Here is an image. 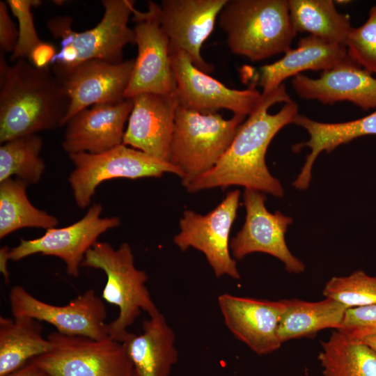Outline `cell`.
<instances>
[{
    "label": "cell",
    "mask_w": 376,
    "mask_h": 376,
    "mask_svg": "<svg viewBox=\"0 0 376 376\" xmlns=\"http://www.w3.org/2000/svg\"><path fill=\"white\" fill-rule=\"evenodd\" d=\"M339 329L360 340L376 334V304L347 308Z\"/></svg>",
    "instance_id": "33"
},
{
    "label": "cell",
    "mask_w": 376,
    "mask_h": 376,
    "mask_svg": "<svg viewBox=\"0 0 376 376\" xmlns=\"http://www.w3.org/2000/svg\"><path fill=\"white\" fill-rule=\"evenodd\" d=\"M6 3L18 21V39L16 47L11 54L10 60L28 58L32 49L42 40L37 33L32 8L42 3L40 0H7Z\"/></svg>",
    "instance_id": "32"
},
{
    "label": "cell",
    "mask_w": 376,
    "mask_h": 376,
    "mask_svg": "<svg viewBox=\"0 0 376 376\" xmlns=\"http://www.w3.org/2000/svg\"><path fill=\"white\" fill-rule=\"evenodd\" d=\"M81 266L101 269L107 276L102 297L119 309L117 318L108 323L111 339L122 343L142 311L149 316L159 311L146 286L148 276L135 267L128 243L113 249L108 242H97L86 253Z\"/></svg>",
    "instance_id": "5"
},
{
    "label": "cell",
    "mask_w": 376,
    "mask_h": 376,
    "mask_svg": "<svg viewBox=\"0 0 376 376\" xmlns=\"http://www.w3.org/2000/svg\"><path fill=\"white\" fill-rule=\"evenodd\" d=\"M55 47L49 42L41 41L31 52L28 58L36 68H48L56 54Z\"/></svg>",
    "instance_id": "35"
},
{
    "label": "cell",
    "mask_w": 376,
    "mask_h": 376,
    "mask_svg": "<svg viewBox=\"0 0 376 376\" xmlns=\"http://www.w3.org/2000/svg\"><path fill=\"white\" fill-rule=\"evenodd\" d=\"M292 86L301 98L323 104L349 101L361 109H376V78L350 58L325 71L318 79L299 74Z\"/></svg>",
    "instance_id": "20"
},
{
    "label": "cell",
    "mask_w": 376,
    "mask_h": 376,
    "mask_svg": "<svg viewBox=\"0 0 376 376\" xmlns=\"http://www.w3.org/2000/svg\"><path fill=\"white\" fill-rule=\"evenodd\" d=\"M104 11L100 22L93 28L77 32L72 29V19L57 16L47 20L52 36L61 40L60 49L51 65L72 67L90 60L111 63L123 61V49L135 44L134 29L128 26L134 9L130 0H103Z\"/></svg>",
    "instance_id": "4"
},
{
    "label": "cell",
    "mask_w": 376,
    "mask_h": 376,
    "mask_svg": "<svg viewBox=\"0 0 376 376\" xmlns=\"http://www.w3.org/2000/svg\"><path fill=\"white\" fill-rule=\"evenodd\" d=\"M217 302L226 327L253 352L264 355L279 349L282 343L278 328L284 299L269 301L224 293Z\"/></svg>",
    "instance_id": "17"
},
{
    "label": "cell",
    "mask_w": 376,
    "mask_h": 376,
    "mask_svg": "<svg viewBox=\"0 0 376 376\" xmlns=\"http://www.w3.org/2000/svg\"><path fill=\"white\" fill-rule=\"evenodd\" d=\"M361 340L376 353V334L368 335Z\"/></svg>",
    "instance_id": "38"
},
{
    "label": "cell",
    "mask_w": 376,
    "mask_h": 376,
    "mask_svg": "<svg viewBox=\"0 0 376 376\" xmlns=\"http://www.w3.org/2000/svg\"><path fill=\"white\" fill-rule=\"evenodd\" d=\"M219 24L231 52L251 61L286 52L297 33L287 0H227Z\"/></svg>",
    "instance_id": "3"
},
{
    "label": "cell",
    "mask_w": 376,
    "mask_h": 376,
    "mask_svg": "<svg viewBox=\"0 0 376 376\" xmlns=\"http://www.w3.org/2000/svg\"><path fill=\"white\" fill-rule=\"evenodd\" d=\"M322 294L347 308L376 304V276L357 270L346 276H334L326 283Z\"/></svg>",
    "instance_id": "30"
},
{
    "label": "cell",
    "mask_w": 376,
    "mask_h": 376,
    "mask_svg": "<svg viewBox=\"0 0 376 376\" xmlns=\"http://www.w3.org/2000/svg\"><path fill=\"white\" fill-rule=\"evenodd\" d=\"M132 100L91 106L76 113L66 123L62 148L68 155L98 154L123 143L125 125L132 109Z\"/></svg>",
    "instance_id": "19"
},
{
    "label": "cell",
    "mask_w": 376,
    "mask_h": 376,
    "mask_svg": "<svg viewBox=\"0 0 376 376\" xmlns=\"http://www.w3.org/2000/svg\"><path fill=\"white\" fill-rule=\"evenodd\" d=\"M245 118L224 119L218 113H201L178 105L170 163L182 172L183 186L217 164Z\"/></svg>",
    "instance_id": "6"
},
{
    "label": "cell",
    "mask_w": 376,
    "mask_h": 376,
    "mask_svg": "<svg viewBox=\"0 0 376 376\" xmlns=\"http://www.w3.org/2000/svg\"><path fill=\"white\" fill-rule=\"evenodd\" d=\"M292 123L304 127L310 135L307 141L292 146L294 152H299L304 146L311 149L300 173L293 182L295 188L304 190L309 185L313 163L322 151L329 152L337 146L359 137L376 135V109L363 118L338 123L318 122L297 113Z\"/></svg>",
    "instance_id": "23"
},
{
    "label": "cell",
    "mask_w": 376,
    "mask_h": 376,
    "mask_svg": "<svg viewBox=\"0 0 376 376\" xmlns=\"http://www.w3.org/2000/svg\"><path fill=\"white\" fill-rule=\"evenodd\" d=\"M243 198L246 219L241 230L230 242L233 258L240 260L251 253L262 252L278 258L289 273L303 272L304 263L292 255L285 240L292 219L279 211L269 212L263 192L245 189Z\"/></svg>",
    "instance_id": "15"
},
{
    "label": "cell",
    "mask_w": 376,
    "mask_h": 376,
    "mask_svg": "<svg viewBox=\"0 0 376 376\" xmlns=\"http://www.w3.org/2000/svg\"><path fill=\"white\" fill-rule=\"evenodd\" d=\"M175 341L160 311L143 322L140 334L130 332L122 343L132 365V376H169L178 359Z\"/></svg>",
    "instance_id": "21"
},
{
    "label": "cell",
    "mask_w": 376,
    "mask_h": 376,
    "mask_svg": "<svg viewBox=\"0 0 376 376\" xmlns=\"http://www.w3.org/2000/svg\"><path fill=\"white\" fill-rule=\"evenodd\" d=\"M18 39V29H16L5 1H0V49L5 54L13 53Z\"/></svg>",
    "instance_id": "34"
},
{
    "label": "cell",
    "mask_w": 376,
    "mask_h": 376,
    "mask_svg": "<svg viewBox=\"0 0 376 376\" xmlns=\"http://www.w3.org/2000/svg\"><path fill=\"white\" fill-rule=\"evenodd\" d=\"M132 109L123 143L159 160L170 162L176 91L170 94L141 93L131 98Z\"/></svg>",
    "instance_id": "18"
},
{
    "label": "cell",
    "mask_w": 376,
    "mask_h": 376,
    "mask_svg": "<svg viewBox=\"0 0 376 376\" xmlns=\"http://www.w3.org/2000/svg\"><path fill=\"white\" fill-rule=\"evenodd\" d=\"M9 247L4 246L0 249V271L3 274L4 281L8 283L9 281V272L8 268V251Z\"/></svg>",
    "instance_id": "37"
},
{
    "label": "cell",
    "mask_w": 376,
    "mask_h": 376,
    "mask_svg": "<svg viewBox=\"0 0 376 376\" xmlns=\"http://www.w3.org/2000/svg\"><path fill=\"white\" fill-rule=\"evenodd\" d=\"M240 191H229L224 199L205 215L187 210L180 220V232L173 241L182 251L192 247L201 251L219 278L240 279L237 261L230 252L229 235L237 216Z\"/></svg>",
    "instance_id": "9"
},
{
    "label": "cell",
    "mask_w": 376,
    "mask_h": 376,
    "mask_svg": "<svg viewBox=\"0 0 376 376\" xmlns=\"http://www.w3.org/2000/svg\"><path fill=\"white\" fill-rule=\"evenodd\" d=\"M8 298L13 317L26 316L47 322L65 335L93 339L108 336L106 307L93 289L61 306L44 302L21 285L13 287Z\"/></svg>",
    "instance_id": "11"
},
{
    "label": "cell",
    "mask_w": 376,
    "mask_h": 376,
    "mask_svg": "<svg viewBox=\"0 0 376 376\" xmlns=\"http://www.w3.org/2000/svg\"><path fill=\"white\" fill-rule=\"evenodd\" d=\"M171 59L179 106L201 113L225 109L246 117L261 100L262 93L254 86L244 90L230 88L197 68L185 52L172 45Z\"/></svg>",
    "instance_id": "12"
},
{
    "label": "cell",
    "mask_w": 376,
    "mask_h": 376,
    "mask_svg": "<svg viewBox=\"0 0 376 376\" xmlns=\"http://www.w3.org/2000/svg\"><path fill=\"white\" fill-rule=\"evenodd\" d=\"M318 359L323 376H376V353L340 329L321 342Z\"/></svg>",
    "instance_id": "26"
},
{
    "label": "cell",
    "mask_w": 376,
    "mask_h": 376,
    "mask_svg": "<svg viewBox=\"0 0 376 376\" xmlns=\"http://www.w3.org/2000/svg\"><path fill=\"white\" fill-rule=\"evenodd\" d=\"M41 322L26 316L0 317V376H6L48 352L52 344Z\"/></svg>",
    "instance_id": "24"
},
{
    "label": "cell",
    "mask_w": 376,
    "mask_h": 376,
    "mask_svg": "<svg viewBox=\"0 0 376 376\" xmlns=\"http://www.w3.org/2000/svg\"><path fill=\"white\" fill-rule=\"evenodd\" d=\"M135 59L120 63L90 60L72 67L54 65L53 74L70 100L64 125L76 113L89 107L114 103L125 98Z\"/></svg>",
    "instance_id": "14"
},
{
    "label": "cell",
    "mask_w": 376,
    "mask_h": 376,
    "mask_svg": "<svg viewBox=\"0 0 376 376\" xmlns=\"http://www.w3.org/2000/svg\"><path fill=\"white\" fill-rule=\"evenodd\" d=\"M43 145L37 134L17 137L0 147V182L13 175L26 183H38L45 164L40 157Z\"/></svg>",
    "instance_id": "29"
},
{
    "label": "cell",
    "mask_w": 376,
    "mask_h": 376,
    "mask_svg": "<svg viewBox=\"0 0 376 376\" xmlns=\"http://www.w3.org/2000/svg\"><path fill=\"white\" fill-rule=\"evenodd\" d=\"M68 96L48 68L26 59L12 65L0 52V143L64 125Z\"/></svg>",
    "instance_id": "2"
},
{
    "label": "cell",
    "mask_w": 376,
    "mask_h": 376,
    "mask_svg": "<svg viewBox=\"0 0 376 376\" xmlns=\"http://www.w3.org/2000/svg\"><path fill=\"white\" fill-rule=\"evenodd\" d=\"M47 353L32 360L49 376H132V365L123 344L53 331Z\"/></svg>",
    "instance_id": "7"
},
{
    "label": "cell",
    "mask_w": 376,
    "mask_h": 376,
    "mask_svg": "<svg viewBox=\"0 0 376 376\" xmlns=\"http://www.w3.org/2000/svg\"><path fill=\"white\" fill-rule=\"evenodd\" d=\"M227 0H163L158 17L170 44L183 52L193 64L205 73L212 65L201 54L203 43L212 32L216 19Z\"/></svg>",
    "instance_id": "16"
},
{
    "label": "cell",
    "mask_w": 376,
    "mask_h": 376,
    "mask_svg": "<svg viewBox=\"0 0 376 376\" xmlns=\"http://www.w3.org/2000/svg\"><path fill=\"white\" fill-rule=\"evenodd\" d=\"M158 9L159 4L150 1L147 11L133 10L138 54L125 98L141 93L170 94L176 91L170 40L161 27Z\"/></svg>",
    "instance_id": "10"
},
{
    "label": "cell",
    "mask_w": 376,
    "mask_h": 376,
    "mask_svg": "<svg viewBox=\"0 0 376 376\" xmlns=\"http://www.w3.org/2000/svg\"><path fill=\"white\" fill-rule=\"evenodd\" d=\"M298 111L283 84L262 93L255 110L238 127L236 134L217 164L184 187L194 193L214 187L240 185L282 197L279 180L269 171L265 155L269 144L279 131L292 123Z\"/></svg>",
    "instance_id": "1"
},
{
    "label": "cell",
    "mask_w": 376,
    "mask_h": 376,
    "mask_svg": "<svg viewBox=\"0 0 376 376\" xmlns=\"http://www.w3.org/2000/svg\"><path fill=\"white\" fill-rule=\"evenodd\" d=\"M345 46L353 62L370 74H376V5L370 8L362 25L352 28Z\"/></svg>",
    "instance_id": "31"
},
{
    "label": "cell",
    "mask_w": 376,
    "mask_h": 376,
    "mask_svg": "<svg viewBox=\"0 0 376 376\" xmlns=\"http://www.w3.org/2000/svg\"><path fill=\"white\" fill-rule=\"evenodd\" d=\"M349 58L345 45L309 35L301 38L297 47L285 52L281 59L261 66L258 82L263 88L262 93H267L282 84L285 79L302 71H325Z\"/></svg>",
    "instance_id": "22"
},
{
    "label": "cell",
    "mask_w": 376,
    "mask_h": 376,
    "mask_svg": "<svg viewBox=\"0 0 376 376\" xmlns=\"http://www.w3.org/2000/svg\"><path fill=\"white\" fill-rule=\"evenodd\" d=\"M278 335L283 343L287 340L311 337L325 329L341 327L346 308L331 298L318 301L301 299H284Z\"/></svg>",
    "instance_id": "25"
},
{
    "label": "cell",
    "mask_w": 376,
    "mask_h": 376,
    "mask_svg": "<svg viewBox=\"0 0 376 376\" xmlns=\"http://www.w3.org/2000/svg\"><path fill=\"white\" fill-rule=\"evenodd\" d=\"M28 185L8 178L0 182V238L22 228H55L56 217L32 205L26 194Z\"/></svg>",
    "instance_id": "28"
},
{
    "label": "cell",
    "mask_w": 376,
    "mask_h": 376,
    "mask_svg": "<svg viewBox=\"0 0 376 376\" xmlns=\"http://www.w3.org/2000/svg\"><path fill=\"white\" fill-rule=\"evenodd\" d=\"M75 169L68 177L77 205H89L96 188L103 182L113 178L138 179L160 177L164 173H183L170 162L159 160L141 150L123 143L103 152L70 154Z\"/></svg>",
    "instance_id": "8"
},
{
    "label": "cell",
    "mask_w": 376,
    "mask_h": 376,
    "mask_svg": "<svg viewBox=\"0 0 376 376\" xmlns=\"http://www.w3.org/2000/svg\"><path fill=\"white\" fill-rule=\"evenodd\" d=\"M6 376H49L45 370L30 361Z\"/></svg>",
    "instance_id": "36"
},
{
    "label": "cell",
    "mask_w": 376,
    "mask_h": 376,
    "mask_svg": "<svg viewBox=\"0 0 376 376\" xmlns=\"http://www.w3.org/2000/svg\"><path fill=\"white\" fill-rule=\"evenodd\" d=\"M102 211V205L95 203L84 217L70 226L49 228L36 239H21L17 246L9 249V259L17 261L37 253L55 256L65 263L69 275L78 277L87 251L100 235L120 224L118 217H100Z\"/></svg>",
    "instance_id": "13"
},
{
    "label": "cell",
    "mask_w": 376,
    "mask_h": 376,
    "mask_svg": "<svg viewBox=\"0 0 376 376\" xmlns=\"http://www.w3.org/2000/svg\"><path fill=\"white\" fill-rule=\"evenodd\" d=\"M289 11L297 32L309 33L331 43L345 45L352 29L350 17L337 11L331 0H289Z\"/></svg>",
    "instance_id": "27"
}]
</instances>
